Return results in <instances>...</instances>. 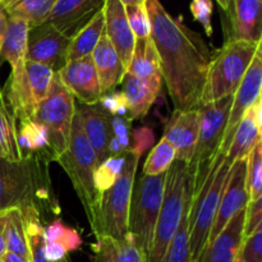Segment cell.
<instances>
[{
  "instance_id": "obj_1",
  "label": "cell",
  "mask_w": 262,
  "mask_h": 262,
  "mask_svg": "<svg viewBox=\"0 0 262 262\" xmlns=\"http://www.w3.org/2000/svg\"><path fill=\"white\" fill-rule=\"evenodd\" d=\"M151 40L160 56L163 81L176 112L196 109L212 53L202 36L174 18L160 0H146Z\"/></svg>"
},
{
  "instance_id": "obj_2",
  "label": "cell",
  "mask_w": 262,
  "mask_h": 262,
  "mask_svg": "<svg viewBox=\"0 0 262 262\" xmlns=\"http://www.w3.org/2000/svg\"><path fill=\"white\" fill-rule=\"evenodd\" d=\"M232 163L219 152L207 171L204 183L192 197L188 217L189 250L194 262H199L209 242V235L216 217L220 200L227 186Z\"/></svg>"
},
{
  "instance_id": "obj_3",
  "label": "cell",
  "mask_w": 262,
  "mask_h": 262,
  "mask_svg": "<svg viewBox=\"0 0 262 262\" xmlns=\"http://www.w3.org/2000/svg\"><path fill=\"white\" fill-rule=\"evenodd\" d=\"M258 49H261V42L227 38L224 45L211 56L201 104L233 96Z\"/></svg>"
},
{
  "instance_id": "obj_4",
  "label": "cell",
  "mask_w": 262,
  "mask_h": 262,
  "mask_svg": "<svg viewBox=\"0 0 262 262\" xmlns=\"http://www.w3.org/2000/svg\"><path fill=\"white\" fill-rule=\"evenodd\" d=\"M46 163L37 156L17 161L0 159V212L30 206L38 209V202L48 200L49 182L42 168Z\"/></svg>"
},
{
  "instance_id": "obj_5",
  "label": "cell",
  "mask_w": 262,
  "mask_h": 262,
  "mask_svg": "<svg viewBox=\"0 0 262 262\" xmlns=\"http://www.w3.org/2000/svg\"><path fill=\"white\" fill-rule=\"evenodd\" d=\"M56 163L64 169L68 178L71 179L72 186L86 212L89 224L94 228L100 205L99 194L94 182L95 170L99 164L94 148L84 136L81 118L77 110L72 123L68 147L56 160Z\"/></svg>"
},
{
  "instance_id": "obj_6",
  "label": "cell",
  "mask_w": 262,
  "mask_h": 262,
  "mask_svg": "<svg viewBox=\"0 0 262 262\" xmlns=\"http://www.w3.org/2000/svg\"><path fill=\"white\" fill-rule=\"evenodd\" d=\"M233 96L224 97L217 101L201 104L200 110V129L196 148L188 164L193 193L204 183L207 171L211 168L219 154L232 107Z\"/></svg>"
},
{
  "instance_id": "obj_7",
  "label": "cell",
  "mask_w": 262,
  "mask_h": 262,
  "mask_svg": "<svg viewBox=\"0 0 262 262\" xmlns=\"http://www.w3.org/2000/svg\"><path fill=\"white\" fill-rule=\"evenodd\" d=\"M188 165L176 160L166 171L164 200L146 262H164L183 214Z\"/></svg>"
},
{
  "instance_id": "obj_8",
  "label": "cell",
  "mask_w": 262,
  "mask_h": 262,
  "mask_svg": "<svg viewBox=\"0 0 262 262\" xmlns=\"http://www.w3.org/2000/svg\"><path fill=\"white\" fill-rule=\"evenodd\" d=\"M140 156L128 151L124 168L119 178L101 196L92 232L95 237L124 238L128 234V214L132 197L133 187L136 183Z\"/></svg>"
},
{
  "instance_id": "obj_9",
  "label": "cell",
  "mask_w": 262,
  "mask_h": 262,
  "mask_svg": "<svg viewBox=\"0 0 262 262\" xmlns=\"http://www.w3.org/2000/svg\"><path fill=\"white\" fill-rule=\"evenodd\" d=\"M74 114L76 99L64 86L58 73H54L48 95L36 107L33 115V120L48 130L51 161L58 160L68 147Z\"/></svg>"
},
{
  "instance_id": "obj_10",
  "label": "cell",
  "mask_w": 262,
  "mask_h": 262,
  "mask_svg": "<svg viewBox=\"0 0 262 262\" xmlns=\"http://www.w3.org/2000/svg\"><path fill=\"white\" fill-rule=\"evenodd\" d=\"M166 173L145 176L135 183L128 214V233L147 256L164 200Z\"/></svg>"
},
{
  "instance_id": "obj_11",
  "label": "cell",
  "mask_w": 262,
  "mask_h": 262,
  "mask_svg": "<svg viewBox=\"0 0 262 262\" xmlns=\"http://www.w3.org/2000/svg\"><path fill=\"white\" fill-rule=\"evenodd\" d=\"M71 37L45 22L28 31L26 60L49 67L54 73L67 64Z\"/></svg>"
},
{
  "instance_id": "obj_12",
  "label": "cell",
  "mask_w": 262,
  "mask_h": 262,
  "mask_svg": "<svg viewBox=\"0 0 262 262\" xmlns=\"http://www.w3.org/2000/svg\"><path fill=\"white\" fill-rule=\"evenodd\" d=\"M261 86H262V54L261 49H258L253 58L252 63L248 67L247 73L245 78L242 79L241 84L238 86L237 91L233 95L232 107L229 112V118H228L227 128L224 132V138H223L222 147L219 152L227 155L228 150L232 143L233 135L242 120L243 115L246 114L248 109L261 99Z\"/></svg>"
},
{
  "instance_id": "obj_13",
  "label": "cell",
  "mask_w": 262,
  "mask_h": 262,
  "mask_svg": "<svg viewBox=\"0 0 262 262\" xmlns=\"http://www.w3.org/2000/svg\"><path fill=\"white\" fill-rule=\"evenodd\" d=\"M246 179H247V159L234 161L230 166L229 178L220 200L219 209L210 232L207 245L220 234V232L238 212L247 207L250 199L246 188Z\"/></svg>"
},
{
  "instance_id": "obj_14",
  "label": "cell",
  "mask_w": 262,
  "mask_h": 262,
  "mask_svg": "<svg viewBox=\"0 0 262 262\" xmlns=\"http://www.w3.org/2000/svg\"><path fill=\"white\" fill-rule=\"evenodd\" d=\"M56 73L64 86L81 104L92 105L99 102L102 94L91 55L67 61Z\"/></svg>"
},
{
  "instance_id": "obj_15",
  "label": "cell",
  "mask_w": 262,
  "mask_h": 262,
  "mask_svg": "<svg viewBox=\"0 0 262 262\" xmlns=\"http://www.w3.org/2000/svg\"><path fill=\"white\" fill-rule=\"evenodd\" d=\"M105 0H56L46 22L68 37H73L100 10Z\"/></svg>"
},
{
  "instance_id": "obj_16",
  "label": "cell",
  "mask_w": 262,
  "mask_h": 262,
  "mask_svg": "<svg viewBox=\"0 0 262 262\" xmlns=\"http://www.w3.org/2000/svg\"><path fill=\"white\" fill-rule=\"evenodd\" d=\"M104 32L114 46L124 71L127 72L136 45V37L128 23L125 7L119 0H105Z\"/></svg>"
},
{
  "instance_id": "obj_17",
  "label": "cell",
  "mask_w": 262,
  "mask_h": 262,
  "mask_svg": "<svg viewBox=\"0 0 262 262\" xmlns=\"http://www.w3.org/2000/svg\"><path fill=\"white\" fill-rule=\"evenodd\" d=\"M200 129L199 107L186 112H174L166 124L163 138H165L177 151L176 160L187 165L193 156Z\"/></svg>"
},
{
  "instance_id": "obj_18",
  "label": "cell",
  "mask_w": 262,
  "mask_h": 262,
  "mask_svg": "<svg viewBox=\"0 0 262 262\" xmlns=\"http://www.w3.org/2000/svg\"><path fill=\"white\" fill-rule=\"evenodd\" d=\"M76 110L81 118L84 136L94 148L97 164L102 163L110 156L109 145L113 137V115L99 102L92 105L81 104L76 106Z\"/></svg>"
},
{
  "instance_id": "obj_19",
  "label": "cell",
  "mask_w": 262,
  "mask_h": 262,
  "mask_svg": "<svg viewBox=\"0 0 262 262\" xmlns=\"http://www.w3.org/2000/svg\"><path fill=\"white\" fill-rule=\"evenodd\" d=\"M246 209L238 212L227 227L205 247L199 262H234L245 238Z\"/></svg>"
},
{
  "instance_id": "obj_20",
  "label": "cell",
  "mask_w": 262,
  "mask_h": 262,
  "mask_svg": "<svg viewBox=\"0 0 262 262\" xmlns=\"http://www.w3.org/2000/svg\"><path fill=\"white\" fill-rule=\"evenodd\" d=\"M262 133V100L258 99L243 115L233 135L232 143L227 152L230 163L246 160L250 154L261 142Z\"/></svg>"
},
{
  "instance_id": "obj_21",
  "label": "cell",
  "mask_w": 262,
  "mask_h": 262,
  "mask_svg": "<svg viewBox=\"0 0 262 262\" xmlns=\"http://www.w3.org/2000/svg\"><path fill=\"white\" fill-rule=\"evenodd\" d=\"M91 58L96 69L101 94L105 95L114 91L115 87L122 83L125 71L114 46L112 45L105 32L102 33L96 48L92 51Z\"/></svg>"
},
{
  "instance_id": "obj_22",
  "label": "cell",
  "mask_w": 262,
  "mask_h": 262,
  "mask_svg": "<svg viewBox=\"0 0 262 262\" xmlns=\"http://www.w3.org/2000/svg\"><path fill=\"white\" fill-rule=\"evenodd\" d=\"M261 0H232L230 36L228 38L261 42ZM228 12V13H229Z\"/></svg>"
},
{
  "instance_id": "obj_23",
  "label": "cell",
  "mask_w": 262,
  "mask_h": 262,
  "mask_svg": "<svg viewBox=\"0 0 262 262\" xmlns=\"http://www.w3.org/2000/svg\"><path fill=\"white\" fill-rule=\"evenodd\" d=\"M125 73L147 82L155 91L160 92L163 86L160 56L151 37L136 40L135 50Z\"/></svg>"
},
{
  "instance_id": "obj_24",
  "label": "cell",
  "mask_w": 262,
  "mask_h": 262,
  "mask_svg": "<svg viewBox=\"0 0 262 262\" xmlns=\"http://www.w3.org/2000/svg\"><path fill=\"white\" fill-rule=\"evenodd\" d=\"M94 252V262H146L145 253L129 233L120 239L105 235L97 237Z\"/></svg>"
},
{
  "instance_id": "obj_25",
  "label": "cell",
  "mask_w": 262,
  "mask_h": 262,
  "mask_svg": "<svg viewBox=\"0 0 262 262\" xmlns=\"http://www.w3.org/2000/svg\"><path fill=\"white\" fill-rule=\"evenodd\" d=\"M127 110L132 119H143L150 112L159 92L155 91L147 82L125 73L122 79Z\"/></svg>"
},
{
  "instance_id": "obj_26",
  "label": "cell",
  "mask_w": 262,
  "mask_h": 262,
  "mask_svg": "<svg viewBox=\"0 0 262 262\" xmlns=\"http://www.w3.org/2000/svg\"><path fill=\"white\" fill-rule=\"evenodd\" d=\"M17 142L23 158L37 156L45 161H51L49 151L48 130L35 120L17 123Z\"/></svg>"
},
{
  "instance_id": "obj_27",
  "label": "cell",
  "mask_w": 262,
  "mask_h": 262,
  "mask_svg": "<svg viewBox=\"0 0 262 262\" xmlns=\"http://www.w3.org/2000/svg\"><path fill=\"white\" fill-rule=\"evenodd\" d=\"M192 197H193V187H192L191 178L187 179L186 192H184V204H183V214H182L181 223L177 229L176 235L169 246L168 253H166L165 261L164 262H194L192 258L191 250H189V239H188V217L191 211Z\"/></svg>"
},
{
  "instance_id": "obj_28",
  "label": "cell",
  "mask_w": 262,
  "mask_h": 262,
  "mask_svg": "<svg viewBox=\"0 0 262 262\" xmlns=\"http://www.w3.org/2000/svg\"><path fill=\"white\" fill-rule=\"evenodd\" d=\"M104 12L100 10L83 28L71 38V43L67 54V61L90 56L96 48L100 37L104 33Z\"/></svg>"
},
{
  "instance_id": "obj_29",
  "label": "cell",
  "mask_w": 262,
  "mask_h": 262,
  "mask_svg": "<svg viewBox=\"0 0 262 262\" xmlns=\"http://www.w3.org/2000/svg\"><path fill=\"white\" fill-rule=\"evenodd\" d=\"M2 3L8 17L20 18L31 28L48 20L56 0H2Z\"/></svg>"
},
{
  "instance_id": "obj_30",
  "label": "cell",
  "mask_w": 262,
  "mask_h": 262,
  "mask_svg": "<svg viewBox=\"0 0 262 262\" xmlns=\"http://www.w3.org/2000/svg\"><path fill=\"white\" fill-rule=\"evenodd\" d=\"M0 159L17 161L23 159L17 142V120L0 87Z\"/></svg>"
},
{
  "instance_id": "obj_31",
  "label": "cell",
  "mask_w": 262,
  "mask_h": 262,
  "mask_svg": "<svg viewBox=\"0 0 262 262\" xmlns=\"http://www.w3.org/2000/svg\"><path fill=\"white\" fill-rule=\"evenodd\" d=\"M4 239L7 251L30 261L27 238H26L25 220L20 209H10L5 211Z\"/></svg>"
},
{
  "instance_id": "obj_32",
  "label": "cell",
  "mask_w": 262,
  "mask_h": 262,
  "mask_svg": "<svg viewBox=\"0 0 262 262\" xmlns=\"http://www.w3.org/2000/svg\"><path fill=\"white\" fill-rule=\"evenodd\" d=\"M53 77L54 72L49 67L35 61H26L27 92L35 109L48 95Z\"/></svg>"
},
{
  "instance_id": "obj_33",
  "label": "cell",
  "mask_w": 262,
  "mask_h": 262,
  "mask_svg": "<svg viewBox=\"0 0 262 262\" xmlns=\"http://www.w3.org/2000/svg\"><path fill=\"white\" fill-rule=\"evenodd\" d=\"M127 152L109 156V158H106L102 163L97 165L96 170H95L94 182L95 188H96L100 200H101L102 194L119 178L120 173H122L123 168H124Z\"/></svg>"
},
{
  "instance_id": "obj_34",
  "label": "cell",
  "mask_w": 262,
  "mask_h": 262,
  "mask_svg": "<svg viewBox=\"0 0 262 262\" xmlns=\"http://www.w3.org/2000/svg\"><path fill=\"white\" fill-rule=\"evenodd\" d=\"M177 151L165 138H161L160 142L150 151L146 163L143 165L142 174L145 176H160L168 171L171 164L176 161Z\"/></svg>"
},
{
  "instance_id": "obj_35",
  "label": "cell",
  "mask_w": 262,
  "mask_h": 262,
  "mask_svg": "<svg viewBox=\"0 0 262 262\" xmlns=\"http://www.w3.org/2000/svg\"><path fill=\"white\" fill-rule=\"evenodd\" d=\"M43 242L60 246L69 253L81 247L82 238L76 229L66 227L60 219H55L43 227Z\"/></svg>"
},
{
  "instance_id": "obj_36",
  "label": "cell",
  "mask_w": 262,
  "mask_h": 262,
  "mask_svg": "<svg viewBox=\"0 0 262 262\" xmlns=\"http://www.w3.org/2000/svg\"><path fill=\"white\" fill-rule=\"evenodd\" d=\"M250 201L262 199V143L258 142L247 159V179H246Z\"/></svg>"
},
{
  "instance_id": "obj_37",
  "label": "cell",
  "mask_w": 262,
  "mask_h": 262,
  "mask_svg": "<svg viewBox=\"0 0 262 262\" xmlns=\"http://www.w3.org/2000/svg\"><path fill=\"white\" fill-rule=\"evenodd\" d=\"M125 13H127L128 23L136 40L151 37V23L147 9H146V2L145 4L125 7Z\"/></svg>"
},
{
  "instance_id": "obj_38",
  "label": "cell",
  "mask_w": 262,
  "mask_h": 262,
  "mask_svg": "<svg viewBox=\"0 0 262 262\" xmlns=\"http://www.w3.org/2000/svg\"><path fill=\"white\" fill-rule=\"evenodd\" d=\"M237 260L242 262H262V225L243 238Z\"/></svg>"
},
{
  "instance_id": "obj_39",
  "label": "cell",
  "mask_w": 262,
  "mask_h": 262,
  "mask_svg": "<svg viewBox=\"0 0 262 262\" xmlns=\"http://www.w3.org/2000/svg\"><path fill=\"white\" fill-rule=\"evenodd\" d=\"M189 10L193 15L194 20H197L204 27L206 35L211 37L214 33V28H212L214 2L212 0H192L189 4Z\"/></svg>"
},
{
  "instance_id": "obj_40",
  "label": "cell",
  "mask_w": 262,
  "mask_h": 262,
  "mask_svg": "<svg viewBox=\"0 0 262 262\" xmlns=\"http://www.w3.org/2000/svg\"><path fill=\"white\" fill-rule=\"evenodd\" d=\"M113 128V137L115 142L123 148L124 151H129L130 146V122L125 117H118L113 115L112 120Z\"/></svg>"
},
{
  "instance_id": "obj_41",
  "label": "cell",
  "mask_w": 262,
  "mask_h": 262,
  "mask_svg": "<svg viewBox=\"0 0 262 262\" xmlns=\"http://www.w3.org/2000/svg\"><path fill=\"white\" fill-rule=\"evenodd\" d=\"M99 104L112 115L118 117H124L127 114V104H125L124 95L122 91H112L109 94H105L100 97Z\"/></svg>"
},
{
  "instance_id": "obj_42",
  "label": "cell",
  "mask_w": 262,
  "mask_h": 262,
  "mask_svg": "<svg viewBox=\"0 0 262 262\" xmlns=\"http://www.w3.org/2000/svg\"><path fill=\"white\" fill-rule=\"evenodd\" d=\"M154 142V132L147 127H141L136 129L130 136V152L136 154L137 156H142L146 150L151 147Z\"/></svg>"
},
{
  "instance_id": "obj_43",
  "label": "cell",
  "mask_w": 262,
  "mask_h": 262,
  "mask_svg": "<svg viewBox=\"0 0 262 262\" xmlns=\"http://www.w3.org/2000/svg\"><path fill=\"white\" fill-rule=\"evenodd\" d=\"M260 225H262V199L257 201H248L246 207L245 237L255 232Z\"/></svg>"
},
{
  "instance_id": "obj_44",
  "label": "cell",
  "mask_w": 262,
  "mask_h": 262,
  "mask_svg": "<svg viewBox=\"0 0 262 262\" xmlns=\"http://www.w3.org/2000/svg\"><path fill=\"white\" fill-rule=\"evenodd\" d=\"M4 225H5V211L0 212V262L7 255V245L4 239Z\"/></svg>"
},
{
  "instance_id": "obj_45",
  "label": "cell",
  "mask_w": 262,
  "mask_h": 262,
  "mask_svg": "<svg viewBox=\"0 0 262 262\" xmlns=\"http://www.w3.org/2000/svg\"><path fill=\"white\" fill-rule=\"evenodd\" d=\"M7 25H8L7 10H5V8H4V5H3V3L0 2V49H2L3 38H4L5 30H7Z\"/></svg>"
},
{
  "instance_id": "obj_46",
  "label": "cell",
  "mask_w": 262,
  "mask_h": 262,
  "mask_svg": "<svg viewBox=\"0 0 262 262\" xmlns=\"http://www.w3.org/2000/svg\"><path fill=\"white\" fill-rule=\"evenodd\" d=\"M2 262H30V261L26 260V258H23V257H20V256L14 255V253L7 252V255L4 256V258H3Z\"/></svg>"
},
{
  "instance_id": "obj_47",
  "label": "cell",
  "mask_w": 262,
  "mask_h": 262,
  "mask_svg": "<svg viewBox=\"0 0 262 262\" xmlns=\"http://www.w3.org/2000/svg\"><path fill=\"white\" fill-rule=\"evenodd\" d=\"M215 2L219 4V7L222 8L224 12H229L230 7H232V0H215Z\"/></svg>"
},
{
  "instance_id": "obj_48",
  "label": "cell",
  "mask_w": 262,
  "mask_h": 262,
  "mask_svg": "<svg viewBox=\"0 0 262 262\" xmlns=\"http://www.w3.org/2000/svg\"><path fill=\"white\" fill-rule=\"evenodd\" d=\"M124 7H129V5H138V4H145L146 0H119Z\"/></svg>"
},
{
  "instance_id": "obj_49",
  "label": "cell",
  "mask_w": 262,
  "mask_h": 262,
  "mask_svg": "<svg viewBox=\"0 0 262 262\" xmlns=\"http://www.w3.org/2000/svg\"><path fill=\"white\" fill-rule=\"evenodd\" d=\"M60 262H71V260H69V258H68V257H66V258H64V260H63V261H60Z\"/></svg>"
},
{
  "instance_id": "obj_50",
  "label": "cell",
  "mask_w": 262,
  "mask_h": 262,
  "mask_svg": "<svg viewBox=\"0 0 262 262\" xmlns=\"http://www.w3.org/2000/svg\"><path fill=\"white\" fill-rule=\"evenodd\" d=\"M234 262H242V261H239V260H235Z\"/></svg>"
},
{
  "instance_id": "obj_51",
  "label": "cell",
  "mask_w": 262,
  "mask_h": 262,
  "mask_svg": "<svg viewBox=\"0 0 262 262\" xmlns=\"http://www.w3.org/2000/svg\"><path fill=\"white\" fill-rule=\"evenodd\" d=\"M0 2H2V0H0Z\"/></svg>"
},
{
  "instance_id": "obj_52",
  "label": "cell",
  "mask_w": 262,
  "mask_h": 262,
  "mask_svg": "<svg viewBox=\"0 0 262 262\" xmlns=\"http://www.w3.org/2000/svg\"><path fill=\"white\" fill-rule=\"evenodd\" d=\"M92 262H94V261H92Z\"/></svg>"
}]
</instances>
